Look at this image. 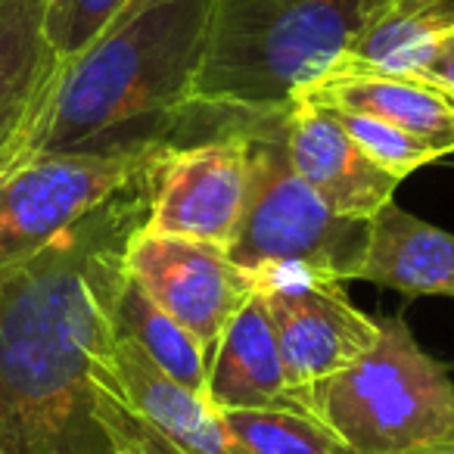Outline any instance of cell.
<instances>
[{"label": "cell", "instance_id": "obj_1", "mask_svg": "<svg viewBox=\"0 0 454 454\" xmlns=\"http://www.w3.org/2000/svg\"><path fill=\"white\" fill-rule=\"evenodd\" d=\"M150 171L0 271V454H113L94 417L90 358L119 330Z\"/></svg>", "mask_w": 454, "mask_h": 454}, {"label": "cell", "instance_id": "obj_2", "mask_svg": "<svg viewBox=\"0 0 454 454\" xmlns=\"http://www.w3.org/2000/svg\"><path fill=\"white\" fill-rule=\"evenodd\" d=\"M215 0H137L82 53L66 57L7 168L59 153L177 144Z\"/></svg>", "mask_w": 454, "mask_h": 454}, {"label": "cell", "instance_id": "obj_3", "mask_svg": "<svg viewBox=\"0 0 454 454\" xmlns=\"http://www.w3.org/2000/svg\"><path fill=\"white\" fill-rule=\"evenodd\" d=\"M383 0H215L200 109H284L348 53Z\"/></svg>", "mask_w": 454, "mask_h": 454}, {"label": "cell", "instance_id": "obj_4", "mask_svg": "<svg viewBox=\"0 0 454 454\" xmlns=\"http://www.w3.org/2000/svg\"><path fill=\"white\" fill-rule=\"evenodd\" d=\"M247 134L249 200L227 255L247 271L302 268L342 284L358 280L371 221L336 215L296 175L286 153V106L247 113Z\"/></svg>", "mask_w": 454, "mask_h": 454}, {"label": "cell", "instance_id": "obj_5", "mask_svg": "<svg viewBox=\"0 0 454 454\" xmlns=\"http://www.w3.org/2000/svg\"><path fill=\"white\" fill-rule=\"evenodd\" d=\"M317 417L358 454H423L454 439V383L404 317H380V340L317 392Z\"/></svg>", "mask_w": 454, "mask_h": 454}, {"label": "cell", "instance_id": "obj_6", "mask_svg": "<svg viewBox=\"0 0 454 454\" xmlns=\"http://www.w3.org/2000/svg\"><path fill=\"white\" fill-rule=\"evenodd\" d=\"M90 392L113 454H240L212 404L165 377L121 330L90 358Z\"/></svg>", "mask_w": 454, "mask_h": 454}, {"label": "cell", "instance_id": "obj_7", "mask_svg": "<svg viewBox=\"0 0 454 454\" xmlns=\"http://www.w3.org/2000/svg\"><path fill=\"white\" fill-rule=\"evenodd\" d=\"M168 144L119 153L35 156L0 175V271L32 259L66 227L94 212L137 175L150 171Z\"/></svg>", "mask_w": 454, "mask_h": 454}, {"label": "cell", "instance_id": "obj_8", "mask_svg": "<svg viewBox=\"0 0 454 454\" xmlns=\"http://www.w3.org/2000/svg\"><path fill=\"white\" fill-rule=\"evenodd\" d=\"M255 293L271 315L293 395L317 414V392L371 352L380 340V317L348 302L342 280L302 268H265Z\"/></svg>", "mask_w": 454, "mask_h": 454}, {"label": "cell", "instance_id": "obj_9", "mask_svg": "<svg viewBox=\"0 0 454 454\" xmlns=\"http://www.w3.org/2000/svg\"><path fill=\"white\" fill-rule=\"evenodd\" d=\"M144 231L231 249L249 200V134L243 109L202 140H177L153 165Z\"/></svg>", "mask_w": 454, "mask_h": 454}, {"label": "cell", "instance_id": "obj_10", "mask_svg": "<svg viewBox=\"0 0 454 454\" xmlns=\"http://www.w3.org/2000/svg\"><path fill=\"white\" fill-rule=\"evenodd\" d=\"M125 271L165 315L196 336L208 361L231 317L255 296V274L237 265L227 249L146 234L144 227L128 243Z\"/></svg>", "mask_w": 454, "mask_h": 454}, {"label": "cell", "instance_id": "obj_11", "mask_svg": "<svg viewBox=\"0 0 454 454\" xmlns=\"http://www.w3.org/2000/svg\"><path fill=\"white\" fill-rule=\"evenodd\" d=\"M286 153L296 175L346 218L371 221L402 184L348 137L330 109L309 97L286 106Z\"/></svg>", "mask_w": 454, "mask_h": 454}, {"label": "cell", "instance_id": "obj_12", "mask_svg": "<svg viewBox=\"0 0 454 454\" xmlns=\"http://www.w3.org/2000/svg\"><path fill=\"white\" fill-rule=\"evenodd\" d=\"M208 404L224 408L309 411L286 383L271 315L255 293L221 333L208 367Z\"/></svg>", "mask_w": 454, "mask_h": 454}, {"label": "cell", "instance_id": "obj_13", "mask_svg": "<svg viewBox=\"0 0 454 454\" xmlns=\"http://www.w3.org/2000/svg\"><path fill=\"white\" fill-rule=\"evenodd\" d=\"M47 10L51 0H0V175L63 66Z\"/></svg>", "mask_w": 454, "mask_h": 454}, {"label": "cell", "instance_id": "obj_14", "mask_svg": "<svg viewBox=\"0 0 454 454\" xmlns=\"http://www.w3.org/2000/svg\"><path fill=\"white\" fill-rule=\"evenodd\" d=\"M299 97L340 113H358L420 137L442 156L454 153V103L417 78L380 72H333Z\"/></svg>", "mask_w": 454, "mask_h": 454}, {"label": "cell", "instance_id": "obj_15", "mask_svg": "<svg viewBox=\"0 0 454 454\" xmlns=\"http://www.w3.org/2000/svg\"><path fill=\"white\" fill-rule=\"evenodd\" d=\"M358 280L404 296H454V234L386 202L371 218Z\"/></svg>", "mask_w": 454, "mask_h": 454}, {"label": "cell", "instance_id": "obj_16", "mask_svg": "<svg viewBox=\"0 0 454 454\" xmlns=\"http://www.w3.org/2000/svg\"><path fill=\"white\" fill-rule=\"evenodd\" d=\"M454 28V0H383L348 53L327 72H380L411 78L433 44Z\"/></svg>", "mask_w": 454, "mask_h": 454}, {"label": "cell", "instance_id": "obj_17", "mask_svg": "<svg viewBox=\"0 0 454 454\" xmlns=\"http://www.w3.org/2000/svg\"><path fill=\"white\" fill-rule=\"evenodd\" d=\"M128 274V271H125ZM119 330L146 352V358L171 377L177 386L208 402V361L206 348L196 342L171 315H165L131 278L119 299Z\"/></svg>", "mask_w": 454, "mask_h": 454}, {"label": "cell", "instance_id": "obj_18", "mask_svg": "<svg viewBox=\"0 0 454 454\" xmlns=\"http://www.w3.org/2000/svg\"><path fill=\"white\" fill-rule=\"evenodd\" d=\"M240 454H358L311 411L224 408L215 411Z\"/></svg>", "mask_w": 454, "mask_h": 454}, {"label": "cell", "instance_id": "obj_19", "mask_svg": "<svg viewBox=\"0 0 454 454\" xmlns=\"http://www.w3.org/2000/svg\"><path fill=\"white\" fill-rule=\"evenodd\" d=\"M330 113L340 119V125L348 131V137H352L380 168L395 175L398 181H404L411 171L442 159V153L435 150V146L423 144L420 137H414V134H408V131H398V128L386 125V121H380V119L358 115V113H340V109H330Z\"/></svg>", "mask_w": 454, "mask_h": 454}, {"label": "cell", "instance_id": "obj_20", "mask_svg": "<svg viewBox=\"0 0 454 454\" xmlns=\"http://www.w3.org/2000/svg\"><path fill=\"white\" fill-rule=\"evenodd\" d=\"M137 0H51L47 35L59 57H75Z\"/></svg>", "mask_w": 454, "mask_h": 454}, {"label": "cell", "instance_id": "obj_21", "mask_svg": "<svg viewBox=\"0 0 454 454\" xmlns=\"http://www.w3.org/2000/svg\"><path fill=\"white\" fill-rule=\"evenodd\" d=\"M423 454H454V439H448V442H442V445H435V448H429V451H423Z\"/></svg>", "mask_w": 454, "mask_h": 454}]
</instances>
